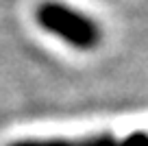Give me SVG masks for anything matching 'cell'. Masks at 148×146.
<instances>
[{"label":"cell","mask_w":148,"mask_h":146,"mask_svg":"<svg viewBox=\"0 0 148 146\" xmlns=\"http://www.w3.org/2000/svg\"><path fill=\"white\" fill-rule=\"evenodd\" d=\"M35 18L44 31L61 37L65 44L74 46L79 50H92L102 39L100 26L92 18H87L85 13L63 5V2H52V0L42 2Z\"/></svg>","instance_id":"obj_1"},{"label":"cell","mask_w":148,"mask_h":146,"mask_svg":"<svg viewBox=\"0 0 148 146\" xmlns=\"http://www.w3.org/2000/svg\"><path fill=\"white\" fill-rule=\"evenodd\" d=\"M7 146H148L146 133H133L129 137H118L102 133V135H89V137H28V140H15Z\"/></svg>","instance_id":"obj_2"}]
</instances>
